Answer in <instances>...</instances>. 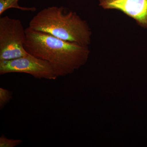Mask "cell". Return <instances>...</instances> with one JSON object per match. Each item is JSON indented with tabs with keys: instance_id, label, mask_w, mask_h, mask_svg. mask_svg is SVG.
<instances>
[{
	"instance_id": "cell-8",
	"label": "cell",
	"mask_w": 147,
	"mask_h": 147,
	"mask_svg": "<svg viewBox=\"0 0 147 147\" xmlns=\"http://www.w3.org/2000/svg\"><path fill=\"white\" fill-rule=\"evenodd\" d=\"M22 141L16 139H8L3 134L0 137V147H14L21 144Z\"/></svg>"
},
{
	"instance_id": "cell-5",
	"label": "cell",
	"mask_w": 147,
	"mask_h": 147,
	"mask_svg": "<svg viewBox=\"0 0 147 147\" xmlns=\"http://www.w3.org/2000/svg\"><path fill=\"white\" fill-rule=\"evenodd\" d=\"M99 5L105 9L120 11L147 29V0H99Z\"/></svg>"
},
{
	"instance_id": "cell-7",
	"label": "cell",
	"mask_w": 147,
	"mask_h": 147,
	"mask_svg": "<svg viewBox=\"0 0 147 147\" xmlns=\"http://www.w3.org/2000/svg\"><path fill=\"white\" fill-rule=\"evenodd\" d=\"M12 92L3 88H0V109L2 110L12 98Z\"/></svg>"
},
{
	"instance_id": "cell-4",
	"label": "cell",
	"mask_w": 147,
	"mask_h": 147,
	"mask_svg": "<svg viewBox=\"0 0 147 147\" xmlns=\"http://www.w3.org/2000/svg\"><path fill=\"white\" fill-rule=\"evenodd\" d=\"M13 72L30 74L34 78L55 80L59 77L48 62L30 54L9 60L0 61V74Z\"/></svg>"
},
{
	"instance_id": "cell-6",
	"label": "cell",
	"mask_w": 147,
	"mask_h": 147,
	"mask_svg": "<svg viewBox=\"0 0 147 147\" xmlns=\"http://www.w3.org/2000/svg\"><path fill=\"white\" fill-rule=\"evenodd\" d=\"M19 0H0V15L7 9L16 8L24 11H35L36 10L35 7H23L18 5Z\"/></svg>"
},
{
	"instance_id": "cell-3",
	"label": "cell",
	"mask_w": 147,
	"mask_h": 147,
	"mask_svg": "<svg viewBox=\"0 0 147 147\" xmlns=\"http://www.w3.org/2000/svg\"><path fill=\"white\" fill-rule=\"evenodd\" d=\"M26 29L19 19L7 16L0 18V61L29 55L24 48Z\"/></svg>"
},
{
	"instance_id": "cell-2",
	"label": "cell",
	"mask_w": 147,
	"mask_h": 147,
	"mask_svg": "<svg viewBox=\"0 0 147 147\" xmlns=\"http://www.w3.org/2000/svg\"><path fill=\"white\" fill-rule=\"evenodd\" d=\"M28 27L84 47H88L91 41L92 32L86 21L63 6L43 9L33 17Z\"/></svg>"
},
{
	"instance_id": "cell-1",
	"label": "cell",
	"mask_w": 147,
	"mask_h": 147,
	"mask_svg": "<svg viewBox=\"0 0 147 147\" xmlns=\"http://www.w3.org/2000/svg\"><path fill=\"white\" fill-rule=\"evenodd\" d=\"M24 48L37 58L48 62L59 76L73 73L88 61L90 51L84 47L43 32L26 29Z\"/></svg>"
}]
</instances>
